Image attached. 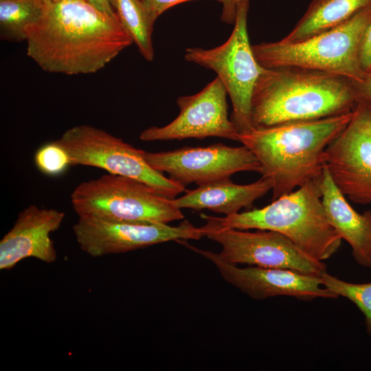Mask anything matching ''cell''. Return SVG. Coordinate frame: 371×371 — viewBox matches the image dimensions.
Listing matches in <instances>:
<instances>
[{
    "mask_svg": "<svg viewBox=\"0 0 371 371\" xmlns=\"http://www.w3.org/2000/svg\"><path fill=\"white\" fill-rule=\"evenodd\" d=\"M25 41L27 56L41 69L65 75L95 73L133 43L117 14L87 0L44 3Z\"/></svg>",
    "mask_w": 371,
    "mask_h": 371,
    "instance_id": "obj_1",
    "label": "cell"
},
{
    "mask_svg": "<svg viewBox=\"0 0 371 371\" xmlns=\"http://www.w3.org/2000/svg\"><path fill=\"white\" fill-rule=\"evenodd\" d=\"M361 100L345 77L296 67L267 69L251 96L254 128L314 120L352 111Z\"/></svg>",
    "mask_w": 371,
    "mask_h": 371,
    "instance_id": "obj_2",
    "label": "cell"
},
{
    "mask_svg": "<svg viewBox=\"0 0 371 371\" xmlns=\"http://www.w3.org/2000/svg\"><path fill=\"white\" fill-rule=\"evenodd\" d=\"M353 110L325 118L253 128L238 140L256 157L262 177L271 185L272 201L319 180L327 146L344 129Z\"/></svg>",
    "mask_w": 371,
    "mask_h": 371,
    "instance_id": "obj_3",
    "label": "cell"
},
{
    "mask_svg": "<svg viewBox=\"0 0 371 371\" xmlns=\"http://www.w3.org/2000/svg\"><path fill=\"white\" fill-rule=\"evenodd\" d=\"M204 231L265 229L289 238L309 256L322 261L339 249L341 238L326 215L320 179L311 181L262 208L218 217L201 214Z\"/></svg>",
    "mask_w": 371,
    "mask_h": 371,
    "instance_id": "obj_4",
    "label": "cell"
},
{
    "mask_svg": "<svg viewBox=\"0 0 371 371\" xmlns=\"http://www.w3.org/2000/svg\"><path fill=\"white\" fill-rule=\"evenodd\" d=\"M371 22V4L344 23L295 43H261L252 45L258 63L267 69L296 67L319 71L361 82L363 39Z\"/></svg>",
    "mask_w": 371,
    "mask_h": 371,
    "instance_id": "obj_5",
    "label": "cell"
},
{
    "mask_svg": "<svg viewBox=\"0 0 371 371\" xmlns=\"http://www.w3.org/2000/svg\"><path fill=\"white\" fill-rule=\"evenodd\" d=\"M71 203L78 216L111 221L168 224L184 218L174 199L142 181L111 173L80 183Z\"/></svg>",
    "mask_w": 371,
    "mask_h": 371,
    "instance_id": "obj_6",
    "label": "cell"
},
{
    "mask_svg": "<svg viewBox=\"0 0 371 371\" xmlns=\"http://www.w3.org/2000/svg\"><path fill=\"white\" fill-rule=\"evenodd\" d=\"M249 0H240L233 31L222 45L212 49L189 47L185 59L215 71L232 104L230 119L238 134L252 130L251 100L255 85L265 69L256 60L247 32Z\"/></svg>",
    "mask_w": 371,
    "mask_h": 371,
    "instance_id": "obj_7",
    "label": "cell"
},
{
    "mask_svg": "<svg viewBox=\"0 0 371 371\" xmlns=\"http://www.w3.org/2000/svg\"><path fill=\"white\" fill-rule=\"evenodd\" d=\"M67 152L71 165L96 167L109 173L131 178L171 199L186 187L152 168L137 149L108 132L87 124L71 127L56 140Z\"/></svg>",
    "mask_w": 371,
    "mask_h": 371,
    "instance_id": "obj_8",
    "label": "cell"
},
{
    "mask_svg": "<svg viewBox=\"0 0 371 371\" xmlns=\"http://www.w3.org/2000/svg\"><path fill=\"white\" fill-rule=\"evenodd\" d=\"M325 168L350 201L371 203V103L361 100L351 120L327 146Z\"/></svg>",
    "mask_w": 371,
    "mask_h": 371,
    "instance_id": "obj_9",
    "label": "cell"
},
{
    "mask_svg": "<svg viewBox=\"0 0 371 371\" xmlns=\"http://www.w3.org/2000/svg\"><path fill=\"white\" fill-rule=\"evenodd\" d=\"M221 246L216 253L222 260L265 268H279L320 276L326 267L300 250L284 235L271 230L226 229L205 231Z\"/></svg>",
    "mask_w": 371,
    "mask_h": 371,
    "instance_id": "obj_10",
    "label": "cell"
},
{
    "mask_svg": "<svg viewBox=\"0 0 371 371\" xmlns=\"http://www.w3.org/2000/svg\"><path fill=\"white\" fill-rule=\"evenodd\" d=\"M73 231L81 250L92 257L117 254L169 241L199 240L205 231L188 221L177 226L117 222L78 216Z\"/></svg>",
    "mask_w": 371,
    "mask_h": 371,
    "instance_id": "obj_11",
    "label": "cell"
},
{
    "mask_svg": "<svg viewBox=\"0 0 371 371\" xmlns=\"http://www.w3.org/2000/svg\"><path fill=\"white\" fill-rule=\"evenodd\" d=\"M148 164L186 187L197 186L225 178L238 172L260 173L261 166L255 155L245 146L238 147L214 144L207 146H184L162 152H146Z\"/></svg>",
    "mask_w": 371,
    "mask_h": 371,
    "instance_id": "obj_12",
    "label": "cell"
},
{
    "mask_svg": "<svg viewBox=\"0 0 371 371\" xmlns=\"http://www.w3.org/2000/svg\"><path fill=\"white\" fill-rule=\"evenodd\" d=\"M227 90L216 77L196 94L180 96L177 117L166 126H150L139 137L144 142L202 139L216 137L238 140V132L228 117Z\"/></svg>",
    "mask_w": 371,
    "mask_h": 371,
    "instance_id": "obj_13",
    "label": "cell"
},
{
    "mask_svg": "<svg viewBox=\"0 0 371 371\" xmlns=\"http://www.w3.org/2000/svg\"><path fill=\"white\" fill-rule=\"evenodd\" d=\"M177 243L210 260L227 282L253 299L276 296H291L302 300L338 297L323 286L320 276L286 269L256 266L241 268L222 260L215 252L190 245L187 240Z\"/></svg>",
    "mask_w": 371,
    "mask_h": 371,
    "instance_id": "obj_14",
    "label": "cell"
},
{
    "mask_svg": "<svg viewBox=\"0 0 371 371\" xmlns=\"http://www.w3.org/2000/svg\"><path fill=\"white\" fill-rule=\"evenodd\" d=\"M64 218L65 213L56 209L35 205L25 208L0 240V269L10 270L27 258L55 262L57 253L50 234L60 228Z\"/></svg>",
    "mask_w": 371,
    "mask_h": 371,
    "instance_id": "obj_15",
    "label": "cell"
},
{
    "mask_svg": "<svg viewBox=\"0 0 371 371\" xmlns=\"http://www.w3.org/2000/svg\"><path fill=\"white\" fill-rule=\"evenodd\" d=\"M320 187L322 203L331 225L351 247L356 262L371 269V211L356 212L326 168L320 178Z\"/></svg>",
    "mask_w": 371,
    "mask_h": 371,
    "instance_id": "obj_16",
    "label": "cell"
},
{
    "mask_svg": "<svg viewBox=\"0 0 371 371\" xmlns=\"http://www.w3.org/2000/svg\"><path fill=\"white\" fill-rule=\"evenodd\" d=\"M271 190L269 181L261 177L249 184H236L230 178H225L198 186L186 194L174 199L180 209L209 210L225 216L239 212L242 208L248 210L255 201Z\"/></svg>",
    "mask_w": 371,
    "mask_h": 371,
    "instance_id": "obj_17",
    "label": "cell"
},
{
    "mask_svg": "<svg viewBox=\"0 0 371 371\" xmlns=\"http://www.w3.org/2000/svg\"><path fill=\"white\" fill-rule=\"evenodd\" d=\"M371 4V0H313L292 31L282 39L295 43L348 21Z\"/></svg>",
    "mask_w": 371,
    "mask_h": 371,
    "instance_id": "obj_18",
    "label": "cell"
},
{
    "mask_svg": "<svg viewBox=\"0 0 371 371\" xmlns=\"http://www.w3.org/2000/svg\"><path fill=\"white\" fill-rule=\"evenodd\" d=\"M123 26L133 38L141 55L154 58L153 32L156 19L142 0H108Z\"/></svg>",
    "mask_w": 371,
    "mask_h": 371,
    "instance_id": "obj_19",
    "label": "cell"
},
{
    "mask_svg": "<svg viewBox=\"0 0 371 371\" xmlns=\"http://www.w3.org/2000/svg\"><path fill=\"white\" fill-rule=\"evenodd\" d=\"M43 5L36 0H0L1 39L25 41L26 28L37 21Z\"/></svg>",
    "mask_w": 371,
    "mask_h": 371,
    "instance_id": "obj_20",
    "label": "cell"
},
{
    "mask_svg": "<svg viewBox=\"0 0 371 371\" xmlns=\"http://www.w3.org/2000/svg\"><path fill=\"white\" fill-rule=\"evenodd\" d=\"M322 282L328 291L353 302L365 316L368 333L371 335V282L350 283L335 277L325 271L321 276Z\"/></svg>",
    "mask_w": 371,
    "mask_h": 371,
    "instance_id": "obj_21",
    "label": "cell"
},
{
    "mask_svg": "<svg viewBox=\"0 0 371 371\" xmlns=\"http://www.w3.org/2000/svg\"><path fill=\"white\" fill-rule=\"evenodd\" d=\"M34 163L42 173L51 177L63 174L71 165L67 152L56 140L37 149Z\"/></svg>",
    "mask_w": 371,
    "mask_h": 371,
    "instance_id": "obj_22",
    "label": "cell"
},
{
    "mask_svg": "<svg viewBox=\"0 0 371 371\" xmlns=\"http://www.w3.org/2000/svg\"><path fill=\"white\" fill-rule=\"evenodd\" d=\"M189 1L192 0H142L155 19L172 6ZM216 1L221 2V0Z\"/></svg>",
    "mask_w": 371,
    "mask_h": 371,
    "instance_id": "obj_23",
    "label": "cell"
},
{
    "mask_svg": "<svg viewBox=\"0 0 371 371\" xmlns=\"http://www.w3.org/2000/svg\"><path fill=\"white\" fill-rule=\"evenodd\" d=\"M361 64L366 72L371 71V22L366 30L362 42Z\"/></svg>",
    "mask_w": 371,
    "mask_h": 371,
    "instance_id": "obj_24",
    "label": "cell"
},
{
    "mask_svg": "<svg viewBox=\"0 0 371 371\" xmlns=\"http://www.w3.org/2000/svg\"><path fill=\"white\" fill-rule=\"evenodd\" d=\"M354 84L361 100L371 103V72H366L361 82H354Z\"/></svg>",
    "mask_w": 371,
    "mask_h": 371,
    "instance_id": "obj_25",
    "label": "cell"
},
{
    "mask_svg": "<svg viewBox=\"0 0 371 371\" xmlns=\"http://www.w3.org/2000/svg\"><path fill=\"white\" fill-rule=\"evenodd\" d=\"M240 0H221L223 12L221 19L223 21L232 24L235 21L236 6Z\"/></svg>",
    "mask_w": 371,
    "mask_h": 371,
    "instance_id": "obj_26",
    "label": "cell"
},
{
    "mask_svg": "<svg viewBox=\"0 0 371 371\" xmlns=\"http://www.w3.org/2000/svg\"><path fill=\"white\" fill-rule=\"evenodd\" d=\"M89 1L97 8L109 15L115 16L117 14L108 0H89Z\"/></svg>",
    "mask_w": 371,
    "mask_h": 371,
    "instance_id": "obj_27",
    "label": "cell"
},
{
    "mask_svg": "<svg viewBox=\"0 0 371 371\" xmlns=\"http://www.w3.org/2000/svg\"><path fill=\"white\" fill-rule=\"evenodd\" d=\"M40 3H41L42 4H44L45 3H48V2H53V1H60V0H36ZM89 1V0H87Z\"/></svg>",
    "mask_w": 371,
    "mask_h": 371,
    "instance_id": "obj_28",
    "label": "cell"
},
{
    "mask_svg": "<svg viewBox=\"0 0 371 371\" xmlns=\"http://www.w3.org/2000/svg\"><path fill=\"white\" fill-rule=\"evenodd\" d=\"M370 72H371V71Z\"/></svg>",
    "mask_w": 371,
    "mask_h": 371,
    "instance_id": "obj_29",
    "label": "cell"
}]
</instances>
